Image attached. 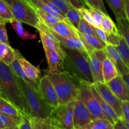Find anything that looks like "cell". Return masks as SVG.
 <instances>
[{"instance_id": "obj_24", "label": "cell", "mask_w": 129, "mask_h": 129, "mask_svg": "<svg viewBox=\"0 0 129 129\" xmlns=\"http://www.w3.org/2000/svg\"><path fill=\"white\" fill-rule=\"evenodd\" d=\"M115 15L116 19H126L125 0H106Z\"/></svg>"}, {"instance_id": "obj_13", "label": "cell", "mask_w": 129, "mask_h": 129, "mask_svg": "<svg viewBox=\"0 0 129 129\" xmlns=\"http://www.w3.org/2000/svg\"><path fill=\"white\" fill-rule=\"evenodd\" d=\"M114 94L122 102L129 101V89L121 75L106 83Z\"/></svg>"}, {"instance_id": "obj_42", "label": "cell", "mask_w": 129, "mask_h": 129, "mask_svg": "<svg viewBox=\"0 0 129 129\" xmlns=\"http://www.w3.org/2000/svg\"><path fill=\"white\" fill-rule=\"evenodd\" d=\"M87 10L89 11L90 13L92 15V16H93V18H94V20H96V22L97 23V24L100 26V23H101V20H102V17H103L104 15L105 14L104 13L94 8H87Z\"/></svg>"}, {"instance_id": "obj_21", "label": "cell", "mask_w": 129, "mask_h": 129, "mask_svg": "<svg viewBox=\"0 0 129 129\" xmlns=\"http://www.w3.org/2000/svg\"><path fill=\"white\" fill-rule=\"evenodd\" d=\"M119 75L118 71L113 62L106 57L102 63V76L105 83Z\"/></svg>"}, {"instance_id": "obj_37", "label": "cell", "mask_w": 129, "mask_h": 129, "mask_svg": "<svg viewBox=\"0 0 129 129\" xmlns=\"http://www.w3.org/2000/svg\"><path fill=\"white\" fill-rule=\"evenodd\" d=\"M87 8H94L108 14L103 0H82Z\"/></svg>"}, {"instance_id": "obj_17", "label": "cell", "mask_w": 129, "mask_h": 129, "mask_svg": "<svg viewBox=\"0 0 129 129\" xmlns=\"http://www.w3.org/2000/svg\"><path fill=\"white\" fill-rule=\"evenodd\" d=\"M91 89L92 90L94 96L96 98V99L97 100L103 114L104 115L106 118L109 121H110L113 123V125L120 118L118 117V116L116 115V113H115L114 110L101 98V96L99 95V94L97 92V91L96 90L94 84H91Z\"/></svg>"}, {"instance_id": "obj_15", "label": "cell", "mask_w": 129, "mask_h": 129, "mask_svg": "<svg viewBox=\"0 0 129 129\" xmlns=\"http://www.w3.org/2000/svg\"><path fill=\"white\" fill-rule=\"evenodd\" d=\"M15 54L16 58L18 60L27 76L32 81L39 84V81L41 78V73L39 67L34 66L31 63L29 62L22 56L18 50H15Z\"/></svg>"}, {"instance_id": "obj_43", "label": "cell", "mask_w": 129, "mask_h": 129, "mask_svg": "<svg viewBox=\"0 0 129 129\" xmlns=\"http://www.w3.org/2000/svg\"><path fill=\"white\" fill-rule=\"evenodd\" d=\"M64 1L76 9L87 8L82 0H64Z\"/></svg>"}, {"instance_id": "obj_11", "label": "cell", "mask_w": 129, "mask_h": 129, "mask_svg": "<svg viewBox=\"0 0 129 129\" xmlns=\"http://www.w3.org/2000/svg\"><path fill=\"white\" fill-rule=\"evenodd\" d=\"M39 91L44 100L53 109L59 105L58 96L54 86L48 78L47 74L41 77L39 81Z\"/></svg>"}, {"instance_id": "obj_47", "label": "cell", "mask_w": 129, "mask_h": 129, "mask_svg": "<svg viewBox=\"0 0 129 129\" xmlns=\"http://www.w3.org/2000/svg\"><path fill=\"white\" fill-rule=\"evenodd\" d=\"M125 11H126V20L129 23V0H125Z\"/></svg>"}, {"instance_id": "obj_4", "label": "cell", "mask_w": 129, "mask_h": 129, "mask_svg": "<svg viewBox=\"0 0 129 129\" xmlns=\"http://www.w3.org/2000/svg\"><path fill=\"white\" fill-rule=\"evenodd\" d=\"M22 91L30 108L32 117L46 118L51 114L53 108L48 104L39 90L34 89L23 79L18 78Z\"/></svg>"}, {"instance_id": "obj_50", "label": "cell", "mask_w": 129, "mask_h": 129, "mask_svg": "<svg viewBox=\"0 0 129 129\" xmlns=\"http://www.w3.org/2000/svg\"><path fill=\"white\" fill-rule=\"evenodd\" d=\"M0 43H1V42H0Z\"/></svg>"}, {"instance_id": "obj_19", "label": "cell", "mask_w": 129, "mask_h": 129, "mask_svg": "<svg viewBox=\"0 0 129 129\" xmlns=\"http://www.w3.org/2000/svg\"><path fill=\"white\" fill-rule=\"evenodd\" d=\"M49 28L52 31L56 33L58 35L63 37L68 38L71 37H78L77 29L65 21L59 20L58 22L56 23Z\"/></svg>"}, {"instance_id": "obj_30", "label": "cell", "mask_w": 129, "mask_h": 129, "mask_svg": "<svg viewBox=\"0 0 129 129\" xmlns=\"http://www.w3.org/2000/svg\"><path fill=\"white\" fill-rule=\"evenodd\" d=\"M29 1L34 5V7L40 9V10H43V11H46V12L51 14V15H53L54 16L56 17L57 18L59 19V20L65 21H67V22H68V23L72 25V23L66 18L65 16H63V15H60V14H58V13H56V11H54V10H52V9L51 8L49 7L43 0H29Z\"/></svg>"}, {"instance_id": "obj_27", "label": "cell", "mask_w": 129, "mask_h": 129, "mask_svg": "<svg viewBox=\"0 0 129 129\" xmlns=\"http://www.w3.org/2000/svg\"><path fill=\"white\" fill-rule=\"evenodd\" d=\"M10 23L11 24V27L13 28V29L15 30L18 36L21 39L24 40L35 39L36 35L35 34H31L28 32V31H27L24 29V28L23 27L22 23L21 21L14 19L12 21H10Z\"/></svg>"}, {"instance_id": "obj_29", "label": "cell", "mask_w": 129, "mask_h": 129, "mask_svg": "<svg viewBox=\"0 0 129 129\" xmlns=\"http://www.w3.org/2000/svg\"><path fill=\"white\" fill-rule=\"evenodd\" d=\"M81 129H114L113 125L105 118H95Z\"/></svg>"}, {"instance_id": "obj_25", "label": "cell", "mask_w": 129, "mask_h": 129, "mask_svg": "<svg viewBox=\"0 0 129 129\" xmlns=\"http://www.w3.org/2000/svg\"><path fill=\"white\" fill-rule=\"evenodd\" d=\"M0 112L16 117H21L22 111L7 100L0 96Z\"/></svg>"}, {"instance_id": "obj_33", "label": "cell", "mask_w": 129, "mask_h": 129, "mask_svg": "<svg viewBox=\"0 0 129 129\" xmlns=\"http://www.w3.org/2000/svg\"><path fill=\"white\" fill-rule=\"evenodd\" d=\"M116 46L122 56L125 64L129 69V48L121 35L118 39Z\"/></svg>"}, {"instance_id": "obj_36", "label": "cell", "mask_w": 129, "mask_h": 129, "mask_svg": "<svg viewBox=\"0 0 129 129\" xmlns=\"http://www.w3.org/2000/svg\"><path fill=\"white\" fill-rule=\"evenodd\" d=\"M65 17L76 28L78 27V23L82 18V16L78 12V10L75 8H72L67 11L65 14Z\"/></svg>"}, {"instance_id": "obj_46", "label": "cell", "mask_w": 129, "mask_h": 129, "mask_svg": "<svg viewBox=\"0 0 129 129\" xmlns=\"http://www.w3.org/2000/svg\"><path fill=\"white\" fill-rule=\"evenodd\" d=\"M113 128L114 129H126V126L124 124L122 119L119 118L116 122L113 124Z\"/></svg>"}, {"instance_id": "obj_34", "label": "cell", "mask_w": 129, "mask_h": 129, "mask_svg": "<svg viewBox=\"0 0 129 129\" xmlns=\"http://www.w3.org/2000/svg\"><path fill=\"white\" fill-rule=\"evenodd\" d=\"M119 33L123 37L129 48V23L125 18L116 19Z\"/></svg>"}, {"instance_id": "obj_44", "label": "cell", "mask_w": 129, "mask_h": 129, "mask_svg": "<svg viewBox=\"0 0 129 129\" xmlns=\"http://www.w3.org/2000/svg\"><path fill=\"white\" fill-rule=\"evenodd\" d=\"M121 111H122V119L129 120V101H125L122 102L121 105Z\"/></svg>"}, {"instance_id": "obj_18", "label": "cell", "mask_w": 129, "mask_h": 129, "mask_svg": "<svg viewBox=\"0 0 129 129\" xmlns=\"http://www.w3.org/2000/svg\"><path fill=\"white\" fill-rule=\"evenodd\" d=\"M32 129H61L55 118L52 115L46 118L30 117Z\"/></svg>"}, {"instance_id": "obj_35", "label": "cell", "mask_w": 129, "mask_h": 129, "mask_svg": "<svg viewBox=\"0 0 129 129\" xmlns=\"http://www.w3.org/2000/svg\"><path fill=\"white\" fill-rule=\"evenodd\" d=\"M77 29L81 34L97 37L96 31H95L94 26L91 25L89 23L87 22L86 20H85L82 18H81L80 21L78 23V27Z\"/></svg>"}, {"instance_id": "obj_2", "label": "cell", "mask_w": 129, "mask_h": 129, "mask_svg": "<svg viewBox=\"0 0 129 129\" xmlns=\"http://www.w3.org/2000/svg\"><path fill=\"white\" fill-rule=\"evenodd\" d=\"M61 47L65 54L62 60L63 71L69 73L80 83L94 84L88 54L69 49L62 45Z\"/></svg>"}, {"instance_id": "obj_1", "label": "cell", "mask_w": 129, "mask_h": 129, "mask_svg": "<svg viewBox=\"0 0 129 129\" xmlns=\"http://www.w3.org/2000/svg\"><path fill=\"white\" fill-rule=\"evenodd\" d=\"M0 96L7 100L22 112L32 117L22 91L18 77L10 67L0 60Z\"/></svg>"}, {"instance_id": "obj_3", "label": "cell", "mask_w": 129, "mask_h": 129, "mask_svg": "<svg viewBox=\"0 0 129 129\" xmlns=\"http://www.w3.org/2000/svg\"><path fill=\"white\" fill-rule=\"evenodd\" d=\"M58 96L59 105L75 100L79 91L80 83L66 71L59 73H48Z\"/></svg>"}, {"instance_id": "obj_45", "label": "cell", "mask_w": 129, "mask_h": 129, "mask_svg": "<svg viewBox=\"0 0 129 129\" xmlns=\"http://www.w3.org/2000/svg\"><path fill=\"white\" fill-rule=\"evenodd\" d=\"M95 31H96V34H97V36L101 39V40H102L103 42H104L106 44H108V34H106L102 28L99 27H94Z\"/></svg>"}, {"instance_id": "obj_26", "label": "cell", "mask_w": 129, "mask_h": 129, "mask_svg": "<svg viewBox=\"0 0 129 129\" xmlns=\"http://www.w3.org/2000/svg\"><path fill=\"white\" fill-rule=\"evenodd\" d=\"M78 37L82 40H83L94 50H103L105 49L106 44L104 42L101 40L98 37L81 34L78 31Z\"/></svg>"}, {"instance_id": "obj_5", "label": "cell", "mask_w": 129, "mask_h": 129, "mask_svg": "<svg viewBox=\"0 0 129 129\" xmlns=\"http://www.w3.org/2000/svg\"><path fill=\"white\" fill-rule=\"evenodd\" d=\"M15 20L35 27L39 23L34 5L29 0H6Z\"/></svg>"}, {"instance_id": "obj_16", "label": "cell", "mask_w": 129, "mask_h": 129, "mask_svg": "<svg viewBox=\"0 0 129 129\" xmlns=\"http://www.w3.org/2000/svg\"><path fill=\"white\" fill-rule=\"evenodd\" d=\"M51 31L53 34V35L59 40L61 44L64 47L88 54V51H87V49H86L85 46V44L83 43V40L79 37H71L65 38L58 35L56 33L54 32L52 30Z\"/></svg>"}, {"instance_id": "obj_6", "label": "cell", "mask_w": 129, "mask_h": 129, "mask_svg": "<svg viewBox=\"0 0 129 129\" xmlns=\"http://www.w3.org/2000/svg\"><path fill=\"white\" fill-rule=\"evenodd\" d=\"M77 98L82 101L87 107L91 112L93 119L97 118L107 119L102 113L97 100L92 93L91 89V84L85 83H80L79 91Z\"/></svg>"}, {"instance_id": "obj_9", "label": "cell", "mask_w": 129, "mask_h": 129, "mask_svg": "<svg viewBox=\"0 0 129 129\" xmlns=\"http://www.w3.org/2000/svg\"><path fill=\"white\" fill-rule=\"evenodd\" d=\"M101 98L114 110L118 117L123 118L121 105L122 101L119 99L105 83H95L94 84Z\"/></svg>"}, {"instance_id": "obj_32", "label": "cell", "mask_w": 129, "mask_h": 129, "mask_svg": "<svg viewBox=\"0 0 129 129\" xmlns=\"http://www.w3.org/2000/svg\"><path fill=\"white\" fill-rule=\"evenodd\" d=\"M35 10L37 15L39 18V21L42 23H44L45 25H46L48 27L52 26V25L59 21V19L57 18L56 17L46 12V11H43V10H40V9L35 7Z\"/></svg>"}, {"instance_id": "obj_49", "label": "cell", "mask_w": 129, "mask_h": 129, "mask_svg": "<svg viewBox=\"0 0 129 129\" xmlns=\"http://www.w3.org/2000/svg\"><path fill=\"white\" fill-rule=\"evenodd\" d=\"M122 120L123 122L125 125L126 126V129H129V120H125V119H122Z\"/></svg>"}, {"instance_id": "obj_39", "label": "cell", "mask_w": 129, "mask_h": 129, "mask_svg": "<svg viewBox=\"0 0 129 129\" xmlns=\"http://www.w3.org/2000/svg\"><path fill=\"white\" fill-rule=\"evenodd\" d=\"M18 129H32L30 115H28L24 112H22L21 118L20 123L18 126Z\"/></svg>"}, {"instance_id": "obj_41", "label": "cell", "mask_w": 129, "mask_h": 129, "mask_svg": "<svg viewBox=\"0 0 129 129\" xmlns=\"http://www.w3.org/2000/svg\"><path fill=\"white\" fill-rule=\"evenodd\" d=\"M0 42L5 43V44H10L8 37L7 31L6 28V23L0 21Z\"/></svg>"}, {"instance_id": "obj_48", "label": "cell", "mask_w": 129, "mask_h": 129, "mask_svg": "<svg viewBox=\"0 0 129 129\" xmlns=\"http://www.w3.org/2000/svg\"><path fill=\"white\" fill-rule=\"evenodd\" d=\"M121 76H122L123 79H124L125 82L126 83V85H127L128 88V89H129V73L128 74H125V75Z\"/></svg>"}, {"instance_id": "obj_38", "label": "cell", "mask_w": 129, "mask_h": 129, "mask_svg": "<svg viewBox=\"0 0 129 129\" xmlns=\"http://www.w3.org/2000/svg\"><path fill=\"white\" fill-rule=\"evenodd\" d=\"M77 10H78L79 13L80 14L82 18H83L85 20H86L87 22L89 23L91 25H92V26H94V27L100 28V26L97 24V23L96 22V20H94L93 16H92V15H91V14L90 13L89 11H88L87 8H79L77 9Z\"/></svg>"}, {"instance_id": "obj_40", "label": "cell", "mask_w": 129, "mask_h": 129, "mask_svg": "<svg viewBox=\"0 0 129 129\" xmlns=\"http://www.w3.org/2000/svg\"><path fill=\"white\" fill-rule=\"evenodd\" d=\"M48 1H51L54 5H56L61 11V12L63 13L64 16H65V14L67 13V12L70 9L73 8L70 4L66 2L64 0H48Z\"/></svg>"}, {"instance_id": "obj_23", "label": "cell", "mask_w": 129, "mask_h": 129, "mask_svg": "<svg viewBox=\"0 0 129 129\" xmlns=\"http://www.w3.org/2000/svg\"><path fill=\"white\" fill-rule=\"evenodd\" d=\"M9 66L10 67L11 70L13 71V72L15 73V74L18 78L23 79L24 81L26 82L27 84H29L30 86L34 88V89L39 90V83H37L33 81H32L31 79H30L27 76L26 74H25L24 71H23L21 65H20V64L19 63L18 60H17L16 58L10 65H9Z\"/></svg>"}, {"instance_id": "obj_7", "label": "cell", "mask_w": 129, "mask_h": 129, "mask_svg": "<svg viewBox=\"0 0 129 129\" xmlns=\"http://www.w3.org/2000/svg\"><path fill=\"white\" fill-rule=\"evenodd\" d=\"M75 100L67 104L59 105L53 110L51 115L58 122L61 129H73Z\"/></svg>"}, {"instance_id": "obj_12", "label": "cell", "mask_w": 129, "mask_h": 129, "mask_svg": "<svg viewBox=\"0 0 129 129\" xmlns=\"http://www.w3.org/2000/svg\"><path fill=\"white\" fill-rule=\"evenodd\" d=\"M93 120L91 112L78 98L75 100L73 129H81Z\"/></svg>"}, {"instance_id": "obj_31", "label": "cell", "mask_w": 129, "mask_h": 129, "mask_svg": "<svg viewBox=\"0 0 129 129\" xmlns=\"http://www.w3.org/2000/svg\"><path fill=\"white\" fill-rule=\"evenodd\" d=\"M14 19L10 5L7 1L6 0H0V21L7 23Z\"/></svg>"}, {"instance_id": "obj_28", "label": "cell", "mask_w": 129, "mask_h": 129, "mask_svg": "<svg viewBox=\"0 0 129 129\" xmlns=\"http://www.w3.org/2000/svg\"><path fill=\"white\" fill-rule=\"evenodd\" d=\"M100 27L108 35H111V34L119 35L120 34L119 33L117 26L115 25L112 19L110 17L108 14L104 15L101 23H100Z\"/></svg>"}, {"instance_id": "obj_8", "label": "cell", "mask_w": 129, "mask_h": 129, "mask_svg": "<svg viewBox=\"0 0 129 129\" xmlns=\"http://www.w3.org/2000/svg\"><path fill=\"white\" fill-rule=\"evenodd\" d=\"M36 29L39 34L44 49H49L57 52L60 56L62 61L65 54L61 47V44L57 39V38L53 35L51 30L48 26L40 22V21L36 27Z\"/></svg>"}, {"instance_id": "obj_22", "label": "cell", "mask_w": 129, "mask_h": 129, "mask_svg": "<svg viewBox=\"0 0 129 129\" xmlns=\"http://www.w3.org/2000/svg\"><path fill=\"white\" fill-rule=\"evenodd\" d=\"M16 59L15 50L11 45L5 43H0V60L7 65H10Z\"/></svg>"}, {"instance_id": "obj_20", "label": "cell", "mask_w": 129, "mask_h": 129, "mask_svg": "<svg viewBox=\"0 0 129 129\" xmlns=\"http://www.w3.org/2000/svg\"><path fill=\"white\" fill-rule=\"evenodd\" d=\"M48 64V73H59L63 71L62 61L57 52L44 49Z\"/></svg>"}, {"instance_id": "obj_10", "label": "cell", "mask_w": 129, "mask_h": 129, "mask_svg": "<svg viewBox=\"0 0 129 129\" xmlns=\"http://www.w3.org/2000/svg\"><path fill=\"white\" fill-rule=\"evenodd\" d=\"M106 57L104 49L94 50L89 54L90 66L95 83H104L102 76V63Z\"/></svg>"}, {"instance_id": "obj_14", "label": "cell", "mask_w": 129, "mask_h": 129, "mask_svg": "<svg viewBox=\"0 0 129 129\" xmlns=\"http://www.w3.org/2000/svg\"><path fill=\"white\" fill-rule=\"evenodd\" d=\"M104 50L107 57H108L113 62L114 64L116 66L119 74L123 76L128 74L129 69L125 64L122 56L120 54L116 46L111 45V44H106Z\"/></svg>"}]
</instances>
